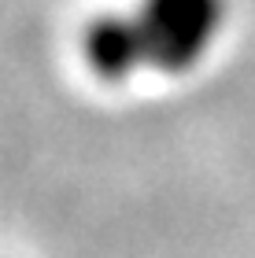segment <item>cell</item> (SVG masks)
<instances>
[{
  "instance_id": "6da1fadb",
  "label": "cell",
  "mask_w": 255,
  "mask_h": 258,
  "mask_svg": "<svg viewBox=\"0 0 255 258\" xmlns=\"http://www.w3.org/2000/svg\"><path fill=\"white\" fill-rule=\"evenodd\" d=\"M137 22L148 41V67L185 74L211 52L226 22V0H141Z\"/></svg>"
},
{
  "instance_id": "7a4b0ae2",
  "label": "cell",
  "mask_w": 255,
  "mask_h": 258,
  "mask_svg": "<svg viewBox=\"0 0 255 258\" xmlns=\"http://www.w3.org/2000/svg\"><path fill=\"white\" fill-rule=\"evenodd\" d=\"M82 55L100 81L133 78L141 67H148V41L137 15L108 11V15L89 19L82 33Z\"/></svg>"
}]
</instances>
